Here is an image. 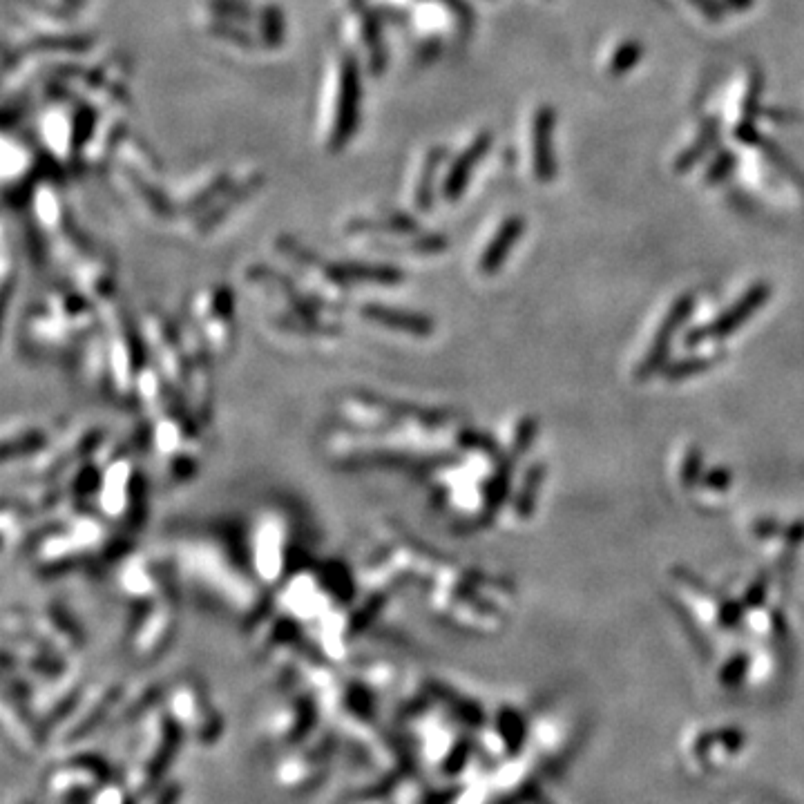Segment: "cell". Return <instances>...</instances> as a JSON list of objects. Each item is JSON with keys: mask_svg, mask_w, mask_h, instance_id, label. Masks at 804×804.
Instances as JSON below:
<instances>
[{"mask_svg": "<svg viewBox=\"0 0 804 804\" xmlns=\"http://www.w3.org/2000/svg\"><path fill=\"white\" fill-rule=\"evenodd\" d=\"M360 103H362V74L360 63L351 52H342L340 59V92L335 103L333 128L329 134V150L340 152L349 139L356 134L360 123Z\"/></svg>", "mask_w": 804, "mask_h": 804, "instance_id": "1", "label": "cell"}, {"mask_svg": "<svg viewBox=\"0 0 804 804\" xmlns=\"http://www.w3.org/2000/svg\"><path fill=\"white\" fill-rule=\"evenodd\" d=\"M771 284H755L753 289L746 291L740 300H737L729 311H724L720 318L715 322L708 324L704 329H697L691 335H688V347H693V344H700L704 340H722L726 335L735 333L737 329L742 327V324L753 318L755 313H758L767 300L771 298Z\"/></svg>", "mask_w": 804, "mask_h": 804, "instance_id": "2", "label": "cell"}, {"mask_svg": "<svg viewBox=\"0 0 804 804\" xmlns=\"http://www.w3.org/2000/svg\"><path fill=\"white\" fill-rule=\"evenodd\" d=\"M691 311H693V298H691V295H684V298H679L673 304V309L668 311L666 320L662 322V329H659V333L655 335L653 347H650L644 362H641V367L637 369V380L653 378L655 373L664 367V362L668 360L670 342H673L670 338H673V335L679 331V327H682L684 320L688 318V313H691Z\"/></svg>", "mask_w": 804, "mask_h": 804, "instance_id": "3", "label": "cell"}, {"mask_svg": "<svg viewBox=\"0 0 804 804\" xmlns=\"http://www.w3.org/2000/svg\"><path fill=\"white\" fill-rule=\"evenodd\" d=\"M490 143H492V134L490 132H481L478 137L469 143L467 150H463L461 155L456 157V161L449 168V172L445 175L443 181V199L445 201H458L463 195V190L469 184V177H472V172L476 168L478 161L485 155L487 150H490Z\"/></svg>", "mask_w": 804, "mask_h": 804, "instance_id": "4", "label": "cell"}, {"mask_svg": "<svg viewBox=\"0 0 804 804\" xmlns=\"http://www.w3.org/2000/svg\"><path fill=\"white\" fill-rule=\"evenodd\" d=\"M284 528L277 525L275 519L268 516V521L257 530L255 536V572L262 574L264 579H273L284 570V541H282Z\"/></svg>", "mask_w": 804, "mask_h": 804, "instance_id": "5", "label": "cell"}, {"mask_svg": "<svg viewBox=\"0 0 804 804\" xmlns=\"http://www.w3.org/2000/svg\"><path fill=\"white\" fill-rule=\"evenodd\" d=\"M523 226L525 224L521 217L507 219V222L499 228V233L494 235L492 242L487 244L481 262H478V271H481L483 275H494L496 271H499L503 262L507 260V255H510L512 246L516 244V239H521Z\"/></svg>", "mask_w": 804, "mask_h": 804, "instance_id": "6", "label": "cell"}, {"mask_svg": "<svg viewBox=\"0 0 804 804\" xmlns=\"http://www.w3.org/2000/svg\"><path fill=\"white\" fill-rule=\"evenodd\" d=\"M264 186V175L262 172H255V175H251L248 177L244 184H239V186H235V190H228V193L224 195V199L219 201V204H215L213 208L208 210L206 215H201L199 217V231H210V228L213 226H219L224 222V219L228 217V213H231V210H235L239 204H244V201L251 197L255 190H260Z\"/></svg>", "mask_w": 804, "mask_h": 804, "instance_id": "7", "label": "cell"}, {"mask_svg": "<svg viewBox=\"0 0 804 804\" xmlns=\"http://www.w3.org/2000/svg\"><path fill=\"white\" fill-rule=\"evenodd\" d=\"M97 43L90 34H43L25 45L27 52H88Z\"/></svg>", "mask_w": 804, "mask_h": 804, "instance_id": "8", "label": "cell"}, {"mask_svg": "<svg viewBox=\"0 0 804 804\" xmlns=\"http://www.w3.org/2000/svg\"><path fill=\"white\" fill-rule=\"evenodd\" d=\"M99 121V112L92 108V105H85L79 103V108H76L74 117H72V134H70V159H72V166H79L81 164V155H83V148L88 146V141L94 132V126H97Z\"/></svg>", "mask_w": 804, "mask_h": 804, "instance_id": "9", "label": "cell"}, {"mask_svg": "<svg viewBox=\"0 0 804 804\" xmlns=\"http://www.w3.org/2000/svg\"><path fill=\"white\" fill-rule=\"evenodd\" d=\"M550 126L552 114L548 108H541L534 117V168L539 172L541 181H548L552 175V159H550Z\"/></svg>", "mask_w": 804, "mask_h": 804, "instance_id": "10", "label": "cell"}, {"mask_svg": "<svg viewBox=\"0 0 804 804\" xmlns=\"http://www.w3.org/2000/svg\"><path fill=\"white\" fill-rule=\"evenodd\" d=\"M362 34H365L369 50V72L380 76L387 67V50L385 41H382V16L378 12H367L362 18Z\"/></svg>", "mask_w": 804, "mask_h": 804, "instance_id": "11", "label": "cell"}, {"mask_svg": "<svg viewBox=\"0 0 804 804\" xmlns=\"http://www.w3.org/2000/svg\"><path fill=\"white\" fill-rule=\"evenodd\" d=\"M123 175L128 177L132 188L137 190L143 201H146L152 213H155L157 217H172V213H175V206L170 204V199L161 193L155 184H150V181L146 177H141L134 168H123Z\"/></svg>", "mask_w": 804, "mask_h": 804, "instance_id": "12", "label": "cell"}, {"mask_svg": "<svg viewBox=\"0 0 804 804\" xmlns=\"http://www.w3.org/2000/svg\"><path fill=\"white\" fill-rule=\"evenodd\" d=\"M443 157H445V148H432L427 152L425 166H423V172H420V181L416 186V206L420 210L432 208V204H434V179H436V170L440 166V161H443Z\"/></svg>", "mask_w": 804, "mask_h": 804, "instance_id": "13", "label": "cell"}, {"mask_svg": "<svg viewBox=\"0 0 804 804\" xmlns=\"http://www.w3.org/2000/svg\"><path fill=\"white\" fill-rule=\"evenodd\" d=\"M257 23H260V43L268 50H275L284 43L286 25L284 14L277 5H266L260 14H257Z\"/></svg>", "mask_w": 804, "mask_h": 804, "instance_id": "14", "label": "cell"}, {"mask_svg": "<svg viewBox=\"0 0 804 804\" xmlns=\"http://www.w3.org/2000/svg\"><path fill=\"white\" fill-rule=\"evenodd\" d=\"M228 190H231V177L224 175V172H222V175H217L204 190H199V193L193 199L186 201V204L181 206V210H184V213H188V215H193V213H197V210L208 208L215 199L226 195Z\"/></svg>", "mask_w": 804, "mask_h": 804, "instance_id": "15", "label": "cell"}, {"mask_svg": "<svg viewBox=\"0 0 804 804\" xmlns=\"http://www.w3.org/2000/svg\"><path fill=\"white\" fill-rule=\"evenodd\" d=\"M208 34H213L215 38H222V41L233 43L237 47H255L257 38L246 30V27L237 25L235 21H226V18H217L208 25Z\"/></svg>", "mask_w": 804, "mask_h": 804, "instance_id": "16", "label": "cell"}, {"mask_svg": "<svg viewBox=\"0 0 804 804\" xmlns=\"http://www.w3.org/2000/svg\"><path fill=\"white\" fill-rule=\"evenodd\" d=\"M210 12L217 14L219 18H226V21L235 23H248L257 18L253 12V7L246 3V0H208Z\"/></svg>", "mask_w": 804, "mask_h": 804, "instance_id": "17", "label": "cell"}, {"mask_svg": "<svg viewBox=\"0 0 804 804\" xmlns=\"http://www.w3.org/2000/svg\"><path fill=\"white\" fill-rule=\"evenodd\" d=\"M543 472L545 469L539 465V467H534L528 476H525V487L519 494V501H516V512H521L523 516H530V512H532L536 492H539L541 481H543Z\"/></svg>", "mask_w": 804, "mask_h": 804, "instance_id": "18", "label": "cell"}, {"mask_svg": "<svg viewBox=\"0 0 804 804\" xmlns=\"http://www.w3.org/2000/svg\"><path fill=\"white\" fill-rule=\"evenodd\" d=\"M713 358L708 356V358H695V360H686V362H677V365H673L668 369V380H682V378H688V376H693V373H700V371H706V369H711L713 367Z\"/></svg>", "mask_w": 804, "mask_h": 804, "instance_id": "19", "label": "cell"}, {"mask_svg": "<svg viewBox=\"0 0 804 804\" xmlns=\"http://www.w3.org/2000/svg\"><path fill=\"white\" fill-rule=\"evenodd\" d=\"M639 59V47L635 43H624L615 52V59L610 63V70L615 74H624L630 65H635Z\"/></svg>", "mask_w": 804, "mask_h": 804, "instance_id": "20", "label": "cell"}, {"mask_svg": "<svg viewBox=\"0 0 804 804\" xmlns=\"http://www.w3.org/2000/svg\"><path fill=\"white\" fill-rule=\"evenodd\" d=\"M16 3H18V0H16ZM21 3L27 5V7H32V9H38V12H43V14H54V16H61V18H67L72 14L67 7H59L54 3H45V0H21Z\"/></svg>", "mask_w": 804, "mask_h": 804, "instance_id": "21", "label": "cell"}, {"mask_svg": "<svg viewBox=\"0 0 804 804\" xmlns=\"http://www.w3.org/2000/svg\"><path fill=\"white\" fill-rule=\"evenodd\" d=\"M700 463H702V456L697 454V452H693L691 456H688L686 467H684V472H682V478H684V483H686V485H693V481H695V474L700 472Z\"/></svg>", "mask_w": 804, "mask_h": 804, "instance_id": "22", "label": "cell"}, {"mask_svg": "<svg viewBox=\"0 0 804 804\" xmlns=\"http://www.w3.org/2000/svg\"><path fill=\"white\" fill-rule=\"evenodd\" d=\"M706 481H708L706 485L711 487V490H726V487L731 485V474L726 472V469H717V472L708 474Z\"/></svg>", "mask_w": 804, "mask_h": 804, "instance_id": "23", "label": "cell"}, {"mask_svg": "<svg viewBox=\"0 0 804 804\" xmlns=\"http://www.w3.org/2000/svg\"><path fill=\"white\" fill-rule=\"evenodd\" d=\"M438 54H440V43L438 41H427L418 50V59H420V63L427 65V63H432Z\"/></svg>", "mask_w": 804, "mask_h": 804, "instance_id": "24", "label": "cell"}, {"mask_svg": "<svg viewBox=\"0 0 804 804\" xmlns=\"http://www.w3.org/2000/svg\"><path fill=\"white\" fill-rule=\"evenodd\" d=\"M362 5H365V0H351L353 9H362Z\"/></svg>", "mask_w": 804, "mask_h": 804, "instance_id": "25", "label": "cell"}, {"mask_svg": "<svg viewBox=\"0 0 804 804\" xmlns=\"http://www.w3.org/2000/svg\"><path fill=\"white\" fill-rule=\"evenodd\" d=\"M65 3L72 5V7H81V5L85 3V0H65Z\"/></svg>", "mask_w": 804, "mask_h": 804, "instance_id": "26", "label": "cell"}]
</instances>
